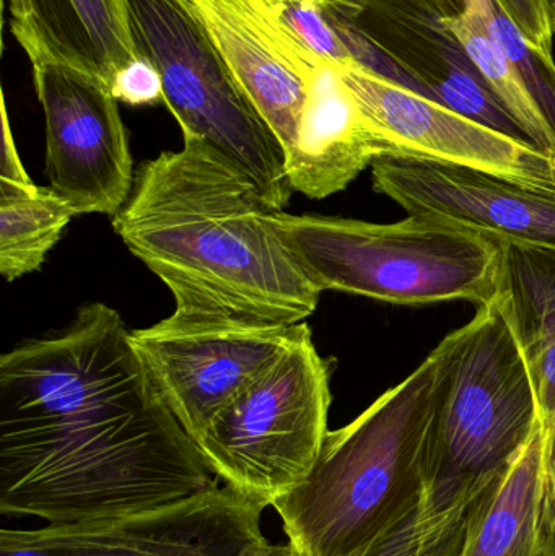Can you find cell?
Listing matches in <instances>:
<instances>
[{
	"label": "cell",
	"mask_w": 555,
	"mask_h": 556,
	"mask_svg": "<svg viewBox=\"0 0 555 556\" xmlns=\"http://www.w3.org/2000/svg\"><path fill=\"white\" fill-rule=\"evenodd\" d=\"M182 137L179 152L139 166L114 231L169 288L173 316L302 324L321 290L287 243L280 208L214 147Z\"/></svg>",
	"instance_id": "2"
},
{
	"label": "cell",
	"mask_w": 555,
	"mask_h": 556,
	"mask_svg": "<svg viewBox=\"0 0 555 556\" xmlns=\"http://www.w3.org/2000/svg\"><path fill=\"white\" fill-rule=\"evenodd\" d=\"M244 556H308L302 554L299 548L293 547L292 544L286 545H273L267 542V544L261 545V547L254 548L253 552L247 554Z\"/></svg>",
	"instance_id": "27"
},
{
	"label": "cell",
	"mask_w": 555,
	"mask_h": 556,
	"mask_svg": "<svg viewBox=\"0 0 555 556\" xmlns=\"http://www.w3.org/2000/svg\"><path fill=\"white\" fill-rule=\"evenodd\" d=\"M137 54L163 81V101L181 126L214 147L283 211L292 198L282 143L238 84L202 20L185 0H127Z\"/></svg>",
	"instance_id": "6"
},
{
	"label": "cell",
	"mask_w": 555,
	"mask_h": 556,
	"mask_svg": "<svg viewBox=\"0 0 555 556\" xmlns=\"http://www.w3.org/2000/svg\"><path fill=\"white\" fill-rule=\"evenodd\" d=\"M331 368L306 330L198 441L224 485L267 500L302 482L328 437Z\"/></svg>",
	"instance_id": "7"
},
{
	"label": "cell",
	"mask_w": 555,
	"mask_h": 556,
	"mask_svg": "<svg viewBox=\"0 0 555 556\" xmlns=\"http://www.w3.org/2000/svg\"><path fill=\"white\" fill-rule=\"evenodd\" d=\"M553 483H554V490H555V477H554Z\"/></svg>",
	"instance_id": "30"
},
{
	"label": "cell",
	"mask_w": 555,
	"mask_h": 556,
	"mask_svg": "<svg viewBox=\"0 0 555 556\" xmlns=\"http://www.w3.org/2000/svg\"><path fill=\"white\" fill-rule=\"evenodd\" d=\"M280 20L323 61L339 68L357 64L321 3L286 0Z\"/></svg>",
	"instance_id": "22"
},
{
	"label": "cell",
	"mask_w": 555,
	"mask_h": 556,
	"mask_svg": "<svg viewBox=\"0 0 555 556\" xmlns=\"http://www.w3.org/2000/svg\"><path fill=\"white\" fill-rule=\"evenodd\" d=\"M10 29L31 64L68 65L113 84L139 58L127 0H9Z\"/></svg>",
	"instance_id": "15"
},
{
	"label": "cell",
	"mask_w": 555,
	"mask_h": 556,
	"mask_svg": "<svg viewBox=\"0 0 555 556\" xmlns=\"http://www.w3.org/2000/svg\"><path fill=\"white\" fill-rule=\"evenodd\" d=\"M342 78L383 142L384 156L463 166L524 181L555 182L553 159L364 65Z\"/></svg>",
	"instance_id": "12"
},
{
	"label": "cell",
	"mask_w": 555,
	"mask_h": 556,
	"mask_svg": "<svg viewBox=\"0 0 555 556\" xmlns=\"http://www.w3.org/2000/svg\"><path fill=\"white\" fill-rule=\"evenodd\" d=\"M111 93L117 101L133 106L153 104L160 98L163 100L162 77L149 59L139 55L117 72L111 84Z\"/></svg>",
	"instance_id": "23"
},
{
	"label": "cell",
	"mask_w": 555,
	"mask_h": 556,
	"mask_svg": "<svg viewBox=\"0 0 555 556\" xmlns=\"http://www.w3.org/2000/svg\"><path fill=\"white\" fill-rule=\"evenodd\" d=\"M499 300L530 368L555 477V251L502 244Z\"/></svg>",
	"instance_id": "17"
},
{
	"label": "cell",
	"mask_w": 555,
	"mask_h": 556,
	"mask_svg": "<svg viewBox=\"0 0 555 556\" xmlns=\"http://www.w3.org/2000/svg\"><path fill=\"white\" fill-rule=\"evenodd\" d=\"M310 327L169 316L130 332L153 384L186 433L201 440L218 414Z\"/></svg>",
	"instance_id": "8"
},
{
	"label": "cell",
	"mask_w": 555,
	"mask_h": 556,
	"mask_svg": "<svg viewBox=\"0 0 555 556\" xmlns=\"http://www.w3.org/2000/svg\"><path fill=\"white\" fill-rule=\"evenodd\" d=\"M371 178L375 191L413 217L465 228L495 243L555 251V182L403 156L375 160Z\"/></svg>",
	"instance_id": "11"
},
{
	"label": "cell",
	"mask_w": 555,
	"mask_h": 556,
	"mask_svg": "<svg viewBox=\"0 0 555 556\" xmlns=\"http://www.w3.org/2000/svg\"><path fill=\"white\" fill-rule=\"evenodd\" d=\"M424 508L468 509L540 430V402L499 296L437 345Z\"/></svg>",
	"instance_id": "4"
},
{
	"label": "cell",
	"mask_w": 555,
	"mask_h": 556,
	"mask_svg": "<svg viewBox=\"0 0 555 556\" xmlns=\"http://www.w3.org/2000/svg\"><path fill=\"white\" fill-rule=\"evenodd\" d=\"M241 2L247 3L248 7L256 10L261 15L274 20V22H282L280 15H282L283 2L286 0H241Z\"/></svg>",
	"instance_id": "26"
},
{
	"label": "cell",
	"mask_w": 555,
	"mask_h": 556,
	"mask_svg": "<svg viewBox=\"0 0 555 556\" xmlns=\"http://www.w3.org/2000/svg\"><path fill=\"white\" fill-rule=\"evenodd\" d=\"M153 384L119 313L85 304L0 358V513L129 518L220 486Z\"/></svg>",
	"instance_id": "1"
},
{
	"label": "cell",
	"mask_w": 555,
	"mask_h": 556,
	"mask_svg": "<svg viewBox=\"0 0 555 556\" xmlns=\"http://www.w3.org/2000/svg\"><path fill=\"white\" fill-rule=\"evenodd\" d=\"M458 556H555V490L543 425L469 505Z\"/></svg>",
	"instance_id": "16"
},
{
	"label": "cell",
	"mask_w": 555,
	"mask_h": 556,
	"mask_svg": "<svg viewBox=\"0 0 555 556\" xmlns=\"http://www.w3.org/2000/svg\"><path fill=\"white\" fill-rule=\"evenodd\" d=\"M74 208L51 188L0 178V273L7 281L41 269Z\"/></svg>",
	"instance_id": "18"
},
{
	"label": "cell",
	"mask_w": 555,
	"mask_h": 556,
	"mask_svg": "<svg viewBox=\"0 0 555 556\" xmlns=\"http://www.w3.org/2000/svg\"><path fill=\"white\" fill-rule=\"evenodd\" d=\"M543 7L544 15H546L547 23H550L551 31L555 38V0H540Z\"/></svg>",
	"instance_id": "28"
},
{
	"label": "cell",
	"mask_w": 555,
	"mask_h": 556,
	"mask_svg": "<svg viewBox=\"0 0 555 556\" xmlns=\"http://www.w3.org/2000/svg\"><path fill=\"white\" fill-rule=\"evenodd\" d=\"M384 153L380 136L338 65L323 62L310 84L295 147L287 155L290 189L310 199L329 198L344 191Z\"/></svg>",
	"instance_id": "14"
},
{
	"label": "cell",
	"mask_w": 555,
	"mask_h": 556,
	"mask_svg": "<svg viewBox=\"0 0 555 556\" xmlns=\"http://www.w3.org/2000/svg\"><path fill=\"white\" fill-rule=\"evenodd\" d=\"M270 503L230 485L188 502L104 521L0 531V556H244L267 544Z\"/></svg>",
	"instance_id": "9"
},
{
	"label": "cell",
	"mask_w": 555,
	"mask_h": 556,
	"mask_svg": "<svg viewBox=\"0 0 555 556\" xmlns=\"http://www.w3.org/2000/svg\"><path fill=\"white\" fill-rule=\"evenodd\" d=\"M2 121H3V152L2 166H0V178L10 179V181H29L28 173L23 168L22 160L16 152L15 142H13L12 129H10L9 114H7L5 101H2Z\"/></svg>",
	"instance_id": "25"
},
{
	"label": "cell",
	"mask_w": 555,
	"mask_h": 556,
	"mask_svg": "<svg viewBox=\"0 0 555 556\" xmlns=\"http://www.w3.org/2000/svg\"><path fill=\"white\" fill-rule=\"evenodd\" d=\"M495 2L531 45L553 54L554 36L540 0H495Z\"/></svg>",
	"instance_id": "24"
},
{
	"label": "cell",
	"mask_w": 555,
	"mask_h": 556,
	"mask_svg": "<svg viewBox=\"0 0 555 556\" xmlns=\"http://www.w3.org/2000/svg\"><path fill=\"white\" fill-rule=\"evenodd\" d=\"M312 2H318L321 5H348V3H354L357 0H312Z\"/></svg>",
	"instance_id": "29"
},
{
	"label": "cell",
	"mask_w": 555,
	"mask_h": 556,
	"mask_svg": "<svg viewBox=\"0 0 555 556\" xmlns=\"http://www.w3.org/2000/svg\"><path fill=\"white\" fill-rule=\"evenodd\" d=\"M485 23L502 51L520 75L528 94L543 117L555 162V64L553 54L531 45L495 0H481Z\"/></svg>",
	"instance_id": "20"
},
{
	"label": "cell",
	"mask_w": 555,
	"mask_h": 556,
	"mask_svg": "<svg viewBox=\"0 0 555 556\" xmlns=\"http://www.w3.org/2000/svg\"><path fill=\"white\" fill-rule=\"evenodd\" d=\"M202 20L238 84L269 124L286 156L295 147L310 84L323 64L283 22L241 0H185Z\"/></svg>",
	"instance_id": "13"
},
{
	"label": "cell",
	"mask_w": 555,
	"mask_h": 556,
	"mask_svg": "<svg viewBox=\"0 0 555 556\" xmlns=\"http://www.w3.org/2000/svg\"><path fill=\"white\" fill-rule=\"evenodd\" d=\"M440 23L459 42L476 71L484 78L502 106L517 121L531 143L554 160L543 117L510 59L489 31L481 0H466L463 12L440 16Z\"/></svg>",
	"instance_id": "19"
},
{
	"label": "cell",
	"mask_w": 555,
	"mask_h": 556,
	"mask_svg": "<svg viewBox=\"0 0 555 556\" xmlns=\"http://www.w3.org/2000/svg\"><path fill=\"white\" fill-rule=\"evenodd\" d=\"M439 353L329 431L308 476L273 508L308 556H361L422 506Z\"/></svg>",
	"instance_id": "3"
},
{
	"label": "cell",
	"mask_w": 555,
	"mask_h": 556,
	"mask_svg": "<svg viewBox=\"0 0 555 556\" xmlns=\"http://www.w3.org/2000/svg\"><path fill=\"white\" fill-rule=\"evenodd\" d=\"M277 220L321 291L401 306L497 296L502 244L475 231L413 215L383 225L280 211Z\"/></svg>",
	"instance_id": "5"
},
{
	"label": "cell",
	"mask_w": 555,
	"mask_h": 556,
	"mask_svg": "<svg viewBox=\"0 0 555 556\" xmlns=\"http://www.w3.org/2000/svg\"><path fill=\"white\" fill-rule=\"evenodd\" d=\"M45 111L49 188L75 215L114 217L134 188L129 137L110 85L68 65L33 64Z\"/></svg>",
	"instance_id": "10"
},
{
	"label": "cell",
	"mask_w": 555,
	"mask_h": 556,
	"mask_svg": "<svg viewBox=\"0 0 555 556\" xmlns=\"http://www.w3.org/2000/svg\"><path fill=\"white\" fill-rule=\"evenodd\" d=\"M468 509L433 515L420 506L406 522L361 556H458Z\"/></svg>",
	"instance_id": "21"
}]
</instances>
